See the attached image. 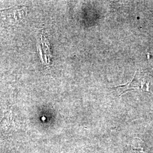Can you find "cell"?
Returning a JSON list of instances; mask_svg holds the SVG:
<instances>
[{
  "mask_svg": "<svg viewBox=\"0 0 153 153\" xmlns=\"http://www.w3.org/2000/svg\"><path fill=\"white\" fill-rule=\"evenodd\" d=\"M28 9L25 6H16L0 10V16L5 22L16 23L21 22L27 14Z\"/></svg>",
  "mask_w": 153,
  "mask_h": 153,
  "instance_id": "1",
  "label": "cell"
}]
</instances>
